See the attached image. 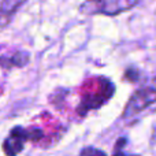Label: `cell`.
<instances>
[{"mask_svg": "<svg viewBox=\"0 0 156 156\" xmlns=\"http://www.w3.org/2000/svg\"><path fill=\"white\" fill-rule=\"evenodd\" d=\"M115 93V85L108 78H96V88L89 89L81 96V101L77 107L78 115L83 116L92 110H97L104 105Z\"/></svg>", "mask_w": 156, "mask_h": 156, "instance_id": "6da1fadb", "label": "cell"}, {"mask_svg": "<svg viewBox=\"0 0 156 156\" xmlns=\"http://www.w3.org/2000/svg\"><path fill=\"white\" fill-rule=\"evenodd\" d=\"M140 0H85L80 5V12L85 15L115 16L130 11Z\"/></svg>", "mask_w": 156, "mask_h": 156, "instance_id": "7a4b0ae2", "label": "cell"}, {"mask_svg": "<svg viewBox=\"0 0 156 156\" xmlns=\"http://www.w3.org/2000/svg\"><path fill=\"white\" fill-rule=\"evenodd\" d=\"M155 103H156V88L145 86V88L138 89L132 94L129 101L126 103L125 110L122 112V118L123 119L133 118V116L138 115L140 112H143L144 110H147Z\"/></svg>", "mask_w": 156, "mask_h": 156, "instance_id": "3957f363", "label": "cell"}, {"mask_svg": "<svg viewBox=\"0 0 156 156\" xmlns=\"http://www.w3.org/2000/svg\"><path fill=\"white\" fill-rule=\"evenodd\" d=\"M27 141H30L29 129L22 126H15L11 129L5 140L3 141V152L5 156H18L23 151V147Z\"/></svg>", "mask_w": 156, "mask_h": 156, "instance_id": "277c9868", "label": "cell"}, {"mask_svg": "<svg viewBox=\"0 0 156 156\" xmlns=\"http://www.w3.org/2000/svg\"><path fill=\"white\" fill-rule=\"evenodd\" d=\"M27 0H0V29L11 22V18Z\"/></svg>", "mask_w": 156, "mask_h": 156, "instance_id": "5b68a950", "label": "cell"}, {"mask_svg": "<svg viewBox=\"0 0 156 156\" xmlns=\"http://www.w3.org/2000/svg\"><path fill=\"white\" fill-rule=\"evenodd\" d=\"M30 55L26 51H19L12 55H3L0 56V66L3 69H12V67H25L29 63Z\"/></svg>", "mask_w": 156, "mask_h": 156, "instance_id": "8992f818", "label": "cell"}, {"mask_svg": "<svg viewBox=\"0 0 156 156\" xmlns=\"http://www.w3.org/2000/svg\"><path fill=\"white\" fill-rule=\"evenodd\" d=\"M126 143L127 140L125 137H121L116 140L115 143V147H114V152H112V156H140V155H130V154H126L125 152V147H126Z\"/></svg>", "mask_w": 156, "mask_h": 156, "instance_id": "52a82bcc", "label": "cell"}, {"mask_svg": "<svg viewBox=\"0 0 156 156\" xmlns=\"http://www.w3.org/2000/svg\"><path fill=\"white\" fill-rule=\"evenodd\" d=\"M80 156H107V154L96 147H85L80 152Z\"/></svg>", "mask_w": 156, "mask_h": 156, "instance_id": "ba28073f", "label": "cell"}]
</instances>
